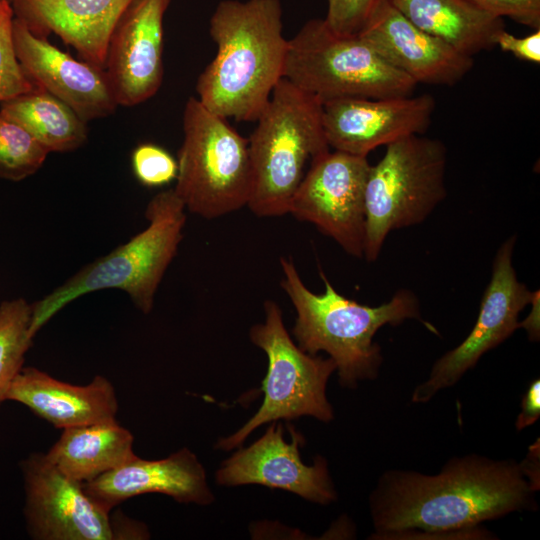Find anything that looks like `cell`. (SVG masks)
<instances>
[{
	"instance_id": "obj_1",
	"label": "cell",
	"mask_w": 540,
	"mask_h": 540,
	"mask_svg": "<svg viewBox=\"0 0 540 540\" xmlns=\"http://www.w3.org/2000/svg\"><path fill=\"white\" fill-rule=\"evenodd\" d=\"M538 455V453H537ZM536 451L521 463L469 454L434 475L389 470L369 497L371 539H491L481 523L536 510Z\"/></svg>"
},
{
	"instance_id": "obj_2",
	"label": "cell",
	"mask_w": 540,
	"mask_h": 540,
	"mask_svg": "<svg viewBox=\"0 0 540 540\" xmlns=\"http://www.w3.org/2000/svg\"><path fill=\"white\" fill-rule=\"evenodd\" d=\"M279 0H225L210 20L217 45L199 75L197 99L227 119L256 121L283 78L288 40L282 34Z\"/></svg>"
},
{
	"instance_id": "obj_3",
	"label": "cell",
	"mask_w": 540,
	"mask_h": 540,
	"mask_svg": "<svg viewBox=\"0 0 540 540\" xmlns=\"http://www.w3.org/2000/svg\"><path fill=\"white\" fill-rule=\"evenodd\" d=\"M280 265L281 287L297 313L292 334L298 347L311 355L326 352L343 387L354 388L360 381L377 378L383 356L373 338L384 325L416 319L438 334L422 319L418 299L409 290L401 289L387 303L371 307L338 293L322 271L325 290L316 294L305 286L291 259L281 257Z\"/></svg>"
},
{
	"instance_id": "obj_4",
	"label": "cell",
	"mask_w": 540,
	"mask_h": 540,
	"mask_svg": "<svg viewBox=\"0 0 540 540\" xmlns=\"http://www.w3.org/2000/svg\"><path fill=\"white\" fill-rule=\"evenodd\" d=\"M185 209L173 189L156 194L146 207L148 226L143 231L85 265L32 304L31 329L34 335L73 300L105 289L126 292L142 313H150L160 282L182 241Z\"/></svg>"
},
{
	"instance_id": "obj_5",
	"label": "cell",
	"mask_w": 540,
	"mask_h": 540,
	"mask_svg": "<svg viewBox=\"0 0 540 540\" xmlns=\"http://www.w3.org/2000/svg\"><path fill=\"white\" fill-rule=\"evenodd\" d=\"M248 139L252 186L247 203L259 217L287 214L306 165L330 150L322 103L279 80Z\"/></svg>"
},
{
	"instance_id": "obj_6",
	"label": "cell",
	"mask_w": 540,
	"mask_h": 540,
	"mask_svg": "<svg viewBox=\"0 0 540 540\" xmlns=\"http://www.w3.org/2000/svg\"><path fill=\"white\" fill-rule=\"evenodd\" d=\"M283 78L321 103L406 96L417 85L358 34H338L324 19L309 20L288 40Z\"/></svg>"
},
{
	"instance_id": "obj_7",
	"label": "cell",
	"mask_w": 540,
	"mask_h": 540,
	"mask_svg": "<svg viewBox=\"0 0 540 540\" xmlns=\"http://www.w3.org/2000/svg\"><path fill=\"white\" fill-rule=\"evenodd\" d=\"M174 191L191 213L213 219L247 206L252 172L248 139L190 97L183 111Z\"/></svg>"
},
{
	"instance_id": "obj_8",
	"label": "cell",
	"mask_w": 540,
	"mask_h": 540,
	"mask_svg": "<svg viewBox=\"0 0 540 540\" xmlns=\"http://www.w3.org/2000/svg\"><path fill=\"white\" fill-rule=\"evenodd\" d=\"M386 147L371 165L365 188L368 262L377 260L391 231L423 222L447 194V150L440 140L411 135Z\"/></svg>"
},
{
	"instance_id": "obj_9",
	"label": "cell",
	"mask_w": 540,
	"mask_h": 540,
	"mask_svg": "<svg viewBox=\"0 0 540 540\" xmlns=\"http://www.w3.org/2000/svg\"><path fill=\"white\" fill-rule=\"evenodd\" d=\"M265 321L252 326L250 339L268 358L262 381L263 403L258 411L234 434L220 439L216 448L228 451L239 447L250 433L268 422L311 416L322 422L334 418L326 396L327 382L336 365L328 357L301 350L287 332L279 305L264 303Z\"/></svg>"
},
{
	"instance_id": "obj_10",
	"label": "cell",
	"mask_w": 540,
	"mask_h": 540,
	"mask_svg": "<svg viewBox=\"0 0 540 540\" xmlns=\"http://www.w3.org/2000/svg\"><path fill=\"white\" fill-rule=\"evenodd\" d=\"M366 156L330 150L316 157L293 195L289 212L312 223L351 256L364 257Z\"/></svg>"
},
{
	"instance_id": "obj_11",
	"label": "cell",
	"mask_w": 540,
	"mask_h": 540,
	"mask_svg": "<svg viewBox=\"0 0 540 540\" xmlns=\"http://www.w3.org/2000/svg\"><path fill=\"white\" fill-rule=\"evenodd\" d=\"M515 241L514 236L510 237L496 253L492 276L472 330L457 347L433 364L428 378L414 389L413 403H426L440 390L456 384L486 352L519 328V314L531 303L535 293L517 279L512 264Z\"/></svg>"
},
{
	"instance_id": "obj_12",
	"label": "cell",
	"mask_w": 540,
	"mask_h": 540,
	"mask_svg": "<svg viewBox=\"0 0 540 540\" xmlns=\"http://www.w3.org/2000/svg\"><path fill=\"white\" fill-rule=\"evenodd\" d=\"M24 514L36 540H111L109 511L99 506L78 482L34 453L22 463Z\"/></svg>"
},
{
	"instance_id": "obj_13",
	"label": "cell",
	"mask_w": 540,
	"mask_h": 540,
	"mask_svg": "<svg viewBox=\"0 0 540 540\" xmlns=\"http://www.w3.org/2000/svg\"><path fill=\"white\" fill-rule=\"evenodd\" d=\"M291 442L283 437V426L273 421L266 432L247 448L226 459L216 473L223 486L260 484L292 492L316 504L328 505L337 499L325 458L317 456L313 465L301 460L303 436L290 426Z\"/></svg>"
},
{
	"instance_id": "obj_14",
	"label": "cell",
	"mask_w": 540,
	"mask_h": 540,
	"mask_svg": "<svg viewBox=\"0 0 540 540\" xmlns=\"http://www.w3.org/2000/svg\"><path fill=\"white\" fill-rule=\"evenodd\" d=\"M171 0H134L110 35L104 71L118 106L145 102L163 79V19Z\"/></svg>"
},
{
	"instance_id": "obj_15",
	"label": "cell",
	"mask_w": 540,
	"mask_h": 540,
	"mask_svg": "<svg viewBox=\"0 0 540 540\" xmlns=\"http://www.w3.org/2000/svg\"><path fill=\"white\" fill-rule=\"evenodd\" d=\"M435 109L431 95L339 98L322 103L328 145L366 156L375 148L424 133Z\"/></svg>"
},
{
	"instance_id": "obj_16",
	"label": "cell",
	"mask_w": 540,
	"mask_h": 540,
	"mask_svg": "<svg viewBox=\"0 0 540 540\" xmlns=\"http://www.w3.org/2000/svg\"><path fill=\"white\" fill-rule=\"evenodd\" d=\"M12 37L17 60L36 88L64 102L86 123L115 112L118 105L104 69L73 58L15 17Z\"/></svg>"
},
{
	"instance_id": "obj_17",
	"label": "cell",
	"mask_w": 540,
	"mask_h": 540,
	"mask_svg": "<svg viewBox=\"0 0 540 540\" xmlns=\"http://www.w3.org/2000/svg\"><path fill=\"white\" fill-rule=\"evenodd\" d=\"M358 35L416 84L453 85L473 66L472 57L416 27L389 0L379 4Z\"/></svg>"
},
{
	"instance_id": "obj_18",
	"label": "cell",
	"mask_w": 540,
	"mask_h": 540,
	"mask_svg": "<svg viewBox=\"0 0 540 540\" xmlns=\"http://www.w3.org/2000/svg\"><path fill=\"white\" fill-rule=\"evenodd\" d=\"M83 489L109 512L121 502L146 493L165 494L186 504L209 505L214 501L202 464L187 448L161 460H144L136 455L83 483Z\"/></svg>"
},
{
	"instance_id": "obj_19",
	"label": "cell",
	"mask_w": 540,
	"mask_h": 540,
	"mask_svg": "<svg viewBox=\"0 0 540 540\" xmlns=\"http://www.w3.org/2000/svg\"><path fill=\"white\" fill-rule=\"evenodd\" d=\"M134 0H8L14 17L35 35L55 34L81 60L104 69L108 41Z\"/></svg>"
},
{
	"instance_id": "obj_20",
	"label": "cell",
	"mask_w": 540,
	"mask_h": 540,
	"mask_svg": "<svg viewBox=\"0 0 540 540\" xmlns=\"http://www.w3.org/2000/svg\"><path fill=\"white\" fill-rule=\"evenodd\" d=\"M7 400L21 403L57 428L115 419L118 401L113 385L97 375L87 385L59 381L35 367H23L13 380Z\"/></svg>"
},
{
	"instance_id": "obj_21",
	"label": "cell",
	"mask_w": 540,
	"mask_h": 540,
	"mask_svg": "<svg viewBox=\"0 0 540 540\" xmlns=\"http://www.w3.org/2000/svg\"><path fill=\"white\" fill-rule=\"evenodd\" d=\"M411 23L469 57L496 46L502 18L469 0H389Z\"/></svg>"
},
{
	"instance_id": "obj_22",
	"label": "cell",
	"mask_w": 540,
	"mask_h": 540,
	"mask_svg": "<svg viewBox=\"0 0 540 540\" xmlns=\"http://www.w3.org/2000/svg\"><path fill=\"white\" fill-rule=\"evenodd\" d=\"M133 442L132 433L115 418L63 429L45 457L68 477L86 483L136 456Z\"/></svg>"
},
{
	"instance_id": "obj_23",
	"label": "cell",
	"mask_w": 540,
	"mask_h": 540,
	"mask_svg": "<svg viewBox=\"0 0 540 540\" xmlns=\"http://www.w3.org/2000/svg\"><path fill=\"white\" fill-rule=\"evenodd\" d=\"M0 114L23 127L49 153L74 151L88 138L87 123L40 88L1 102Z\"/></svg>"
},
{
	"instance_id": "obj_24",
	"label": "cell",
	"mask_w": 540,
	"mask_h": 540,
	"mask_svg": "<svg viewBox=\"0 0 540 540\" xmlns=\"http://www.w3.org/2000/svg\"><path fill=\"white\" fill-rule=\"evenodd\" d=\"M32 304L24 298L0 303V403L23 368L25 354L35 336L31 329Z\"/></svg>"
},
{
	"instance_id": "obj_25",
	"label": "cell",
	"mask_w": 540,
	"mask_h": 540,
	"mask_svg": "<svg viewBox=\"0 0 540 540\" xmlns=\"http://www.w3.org/2000/svg\"><path fill=\"white\" fill-rule=\"evenodd\" d=\"M49 152L23 127L0 114V178L22 181L36 173Z\"/></svg>"
},
{
	"instance_id": "obj_26",
	"label": "cell",
	"mask_w": 540,
	"mask_h": 540,
	"mask_svg": "<svg viewBox=\"0 0 540 540\" xmlns=\"http://www.w3.org/2000/svg\"><path fill=\"white\" fill-rule=\"evenodd\" d=\"M14 13L8 0L0 1V103L35 89L21 68L13 45Z\"/></svg>"
},
{
	"instance_id": "obj_27",
	"label": "cell",
	"mask_w": 540,
	"mask_h": 540,
	"mask_svg": "<svg viewBox=\"0 0 540 540\" xmlns=\"http://www.w3.org/2000/svg\"><path fill=\"white\" fill-rule=\"evenodd\" d=\"M132 171L146 187H161L176 180L177 160L163 147L153 143L138 145L131 155Z\"/></svg>"
},
{
	"instance_id": "obj_28",
	"label": "cell",
	"mask_w": 540,
	"mask_h": 540,
	"mask_svg": "<svg viewBox=\"0 0 540 540\" xmlns=\"http://www.w3.org/2000/svg\"><path fill=\"white\" fill-rule=\"evenodd\" d=\"M328 11L324 21L328 27L342 35H355L363 28L373 11L384 0H327Z\"/></svg>"
},
{
	"instance_id": "obj_29",
	"label": "cell",
	"mask_w": 540,
	"mask_h": 540,
	"mask_svg": "<svg viewBox=\"0 0 540 540\" xmlns=\"http://www.w3.org/2000/svg\"><path fill=\"white\" fill-rule=\"evenodd\" d=\"M500 18L508 17L531 28H540V0H469Z\"/></svg>"
},
{
	"instance_id": "obj_30",
	"label": "cell",
	"mask_w": 540,
	"mask_h": 540,
	"mask_svg": "<svg viewBox=\"0 0 540 540\" xmlns=\"http://www.w3.org/2000/svg\"><path fill=\"white\" fill-rule=\"evenodd\" d=\"M496 45L520 60L540 63V29L525 37H516L504 29L497 36Z\"/></svg>"
},
{
	"instance_id": "obj_31",
	"label": "cell",
	"mask_w": 540,
	"mask_h": 540,
	"mask_svg": "<svg viewBox=\"0 0 540 540\" xmlns=\"http://www.w3.org/2000/svg\"><path fill=\"white\" fill-rule=\"evenodd\" d=\"M540 417V380L530 384L521 400V411L516 419V429L523 430L533 425Z\"/></svg>"
},
{
	"instance_id": "obj_32",
	"label": "cell",
	"mask_w": 540,
	"mask_h": 540,
	"mask_svg": "<svg viewBox=\"0 0 540 540\" xmlns=\"http://www.w3.org/2000/svg\"><path fill=\"white\" fill-rule=\"evenodd\" d=\"M538 297V293L534 295V298L532 300L533 303V309L530 313V315L522 322L519 323V328H524L529 336V339L531 341H538L539 340V306H538V300L536 302V298Z\"/></svg>"
},
{
	"instance_id": "obj_33",
	"label": "cell",
	"mask_w": 540,
	"mask_h": 540,
	"mask_svg": "<svg viewBox=\"0 0 540 540\" xmlns=\"http://www.w3.org/2000/svg\"><path fill=\"white\" fill-rule=\"evenodd\" d=\"M1 1V0H0Z\"/></svg>"
}]
</instances>
